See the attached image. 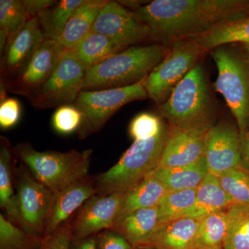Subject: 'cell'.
<instances>
[{
	"label": "cell",
	"mask_w": 249,
	"mask_h": 249,
	"mask_svg": "<svg viewBox=\"0 0 249 249\" xmlns=\"http://www.w3.org/2000/svg\"><path fill=\"white\" fill-rule=\"evenodd\" d=\"M18 158L14 147L6 137L0 138V206L5 210L9 220L22 229L17 194L13 182V169Z\"/></svg>",
	"instance_id": "d6986e66"
},
{
	"label": "cell",
	"mask_w": 249,
	"mask_h": 249,
	"mask_svg": "<svg viewBox=\"0 0 249 249\" xmlns=\"http://www.w3.org/2000/svg\"><path fill=\"white\" fill-rule=\"evenodd\" d=\"M96 193L94 179L89 176L61 191L53 193L44 237L53 233L68 222L83 205Z\"/></svg>",
	"instance_id": "2e32d148"
},
{
	"label": "cell",
	"mask_w": 249,
	"mask_h": 249,
	"mask_svg": "<svg viewBox=\"0 0 249 249\" xmlns=\"http://www.w3.org/2000/svg\"><path fill=\"white\" fill-rule=\"evenodd\" d=\"M96 240L98 249H136L124 235L114 229L97 234Z\"/></svg>",
	"instance_id": "74e56055"
},
{
	"label": "cell",
	"mask_w": 249,
	"mask_h": 249,
	"mask_svg": "<svg viewBox=\"0 0 249 249\" xmlns=\"http://www.w3.org/2000/svg\"><path fill=\"white\" fill-rule=\"evenodd\" d=\"M123 50L109 37L91 31L72 51L87 71Z\"/></svg>",
	"instance_id": "484cf974"
},
{
	"label": "cell",
	"mask_w": 249,
	"mask_h": 249,
	"mask_svg": "<svg viewBox=\"0 0 249 249\" xmlns=\"http://www.w3.org/2000/svg\"><path fill=\"white\" fill-rule=\"evenodd\" d=\"M76 242V246H72L70 249H98L96 235L81 239V240H73Z\"/></svg>",
	"instance_id": "ab89813d"
},
{
	"label": "cell",
	"mask_w": 249,
	"mask_h": 249,
	"mask_svg": "<svg viewBox=\"0 0 249 249\" xmlns=\"http://www.w3.org/2000/svg\"><path fill=\"white\" fill-rule=\"evenodd\" d=\"M168 131L165 124L157 137L134 141L114 166L95 178L96 194L125 193L157 169Z\"/></svg>",
	"instance_id": "5b68a950"
},
{
	"label": "cell",
	"mask_w": 249,
	"mask_h": 249,
	"mask_svg": "<svg viewBox=\"0 0 249 249\" xmlns=\"http://www.w3.org/2000/svg\"><path fill=\"white\" fill-rule=\"evenodd\" d=\"M165 124L160 116L149 112H142L135 116L129 127V133L134 141L145 140L157 137Z\"/></svg>",
	"instance_id": "836d02e7"
},
{
	"label": "cell",
	"mask_w": 249,
	"mask_h": 249,
	"mask_svg": "<svg viewBox=\"0 0 249 249\" xmlns=\"http://www.w3.org/2000/svg\"><path fill=\"white\" fill-rule=\"evenodd\" d=\"M86 70L72 50H66L55 71L40 89L29 98L36 109L73 105L83 91Z\"/></svg>",
	"instance_id": "9c48e42d"
},
{
	"label": "cell",
	"mask_w": 249,
	"mask_h": 249,
	"mask_svg": "<svg viewBox=\"0 0 249 249\" xmlns=\"http://www.w3.org/2000/svg\"><path fill=\"white\" fill-rule=\"evenodd\" d=\"M209 173L204 157L193 164L175 168H157L149 175L160 181L169 191L197 188Z\"/></svg>",
	"instance_id": "cb8c5ba5"
},
{
	"label": "cell",
	"mask_w": 249,
	"mask_h": 249,
	"mask_svg": "<svg viewBox=\"0 0 249 249\" xmlns=\"http://www.w3.org/2000/svg\"><path fill=\"white\" fill-rule=\"evenodd\" d=\"M217 68L214 88L235 117L241 137L249 130V67L223 47L211 51Z\"/></svg>",
	"instance_id": "8992f818"
},
{
	"label": "cell",
	"mask_w": 249,
	"mask_h": 249,
	"mask_svg": "<svg viewBox=\"0 0 249 249\" xmlns=\"http://www.w3.org/2000/svg\"><path fill=\"white\" fill-rule=\"evenodd\" d=\"M91 31L107 36L122 49L150 40L149 28L119 1H107L96 18Z\"/></svg>",
	"instance_id": "8fae6325"
},
{
	"label": "cell",
	"mask_w": 249,
	"mask_h": 249,
	"mask_svg": "<svg viewBox=\"0 0 249 249\" xmlns=\"http://www.w3.org/2000/svg\"><path fill=\"white\" fill-rule=\"evenodd\" d=\"M27 169L22 162L14 176L22 229L29 235L43 238L53 193Z\"/></svg>",
	"instance_id": "30bf717a"
},
{
	"label": "cell",
	"mask_w": 249,
	"mask_h": 249,
	"mask_svg": "<svg viewBox=\"0 0 249 249\" xmlns=\"http://www.w3.org/2000/svg\"><path fill=\"white\" fill-rule=\"evenodd\" d=\"M45 40L37 17L32 18L22 30L9 37L1 55V81L16 78Z\"/></svg>",
	"instance_id": "9a60e30c"
},
{
	"label": "cell",
	"mask_w": 249,
	"mask_h": 249,
	"mask_svg": "<svg viewBox=\"0 0 249 249\" xmlns=\"http://www.w3.org/2000/svg\"><path fill=\"white\" fill-rule=\"evenodd\" d=\"M83 114L74 105L57 108L52 116V126L59 134H70L77 132L81 125Z\"/></svg>",
	"instance_id": "e575fe53"
},
{
	"label": "cell",
	"mask_w": 249,
	"mask_h": 249,
	"mask_svg": "<svg viewBox=\"0 0 249 249\" xmlns=\"http://www.w3.org/2000/svg\"><path fill=\"white\" fill-rule=\"evenodd\" d=\"M168 192L163 183L151 175H148L124 193L116 222L126 214L137 210L158 206Z\"/></svg>",
	"instance_id": "603a6c76"
},
{
	"label": "cell",
	"mask_w": 249,
	"mask_h": 249,
	"mask_svg": "<svg viewBox=\"0 0 249 249\" xmlns=\"http://www.w3.org/2000/svg\"><path fill=\"white\" fill-rule=\"evenodd\" d=\"M19 159L34 178L53 193L88 178L93 151H37L28 142L14 147Z\"/></svg>",
	"instance_id": "277c9868"
},
{
	"label": "cell",
	"mask_w": 249,
	"mask_h": 249,
	"mask_svg": "<svg viewBox=\"0 0 249 249\" xmlns=\"http://www.w3.org/2000/svg\"><path fill=\"white\" fill-rule=\"evenodd\" d=\"M196 188L169 191L158 205L160 224L182 217L196 202Z\"/></svg>",
	"instance_id": "f546056e"
},
{
	"label": "cell",
	"mask_w": 249,
	"mask_h": 249,
	"mask_svg": "<svg viewBox=\"0 0 249 249\" xmlns=\"http://www.w3.org/2000/svg\"><path fill=\"white\" fill-rule=\"evenodd\" d=\"M200 219L181 217L160 224L150 247L155 249H193Z\"/></svg>",
	"instance_id": "ffe728a7"
},
{
	"label": "cell",
	"mask_w": 249,
	"mask_h": 249,
	"mask_svg": "<svg viewBox=\"0 0 249 249\" xmlns=\"http://www.w3.org/2000/svg\"><path fill=\"white\" fill-rule=\"evenodd\" d=\"M71 219L53 233L43 237L40 249H70L72 237Z\"/></svg>",
	"instance_id": "d590c367"
},
{
	"label": "cell",
	"mask_w": 249,
	"mask_h": 249,
	"mask_svg": "<svg viewBox=\"0 0 249 249\" xmlns=\"http://www.w3.org/2000/svg\"><path fill=\"white\" fill-rule=\"evenodd\" d=\"M160 225L158 206L137 210L126 214L112 229L124 235L134 248L150 247Z\"/></svg>",
	"instance_id": "ac0fdd59"
},
{
	"label": "cell",
	"mask_w": 249,
	"mask_h": 249,
	"mask_svg": "<svg viewBox=\"0 0 249 249\" xmlns=\"http://www.w3.org/2000/svg\"><path fill=\"white\" fill-rule=\"evenodd\" d=\"M9 40V36L4 31L0 30V53L1 55L4 52L6 46L7 45Z\"/></svg>",
	"instance_id": "b9f144b4"
},
{
	"label": "cell",
	"mask_w": 249,
	"mask_h": 249,
	"mask_svg": "<svg viewBox=\"0 0 249 249\" xmlns=\"http://www.w3.org/2000/svg\"><path fill=\"white\" fill-rule=\"evenodd\" d=\"M132 11L150 29V40L173 42L249 18V0H155Z\"/></svg>",
	"instance_id": "6da1fadb"
},
{
	"label": "cell",
	"mask_w": 249,
	"mask_h": 249,
	"mask_svg": "<svg viewBox=\"0 0 249 249\" xmlns=\"http://www.w3.org/2000/svg\"><path fill=\"white\" fill-rule=\"evenodd\" d=\"M42 240L29 235L0 214V249H40Z\"/></svg>",
	"instance_id": "4dcf8cb0"
},
{
	"label": "cell",
	"mask_w": 249,
	"mask_h": 249,
	"mask_svg": "<svg viewBox=\"0 0 249 249\" xmlns=\"http://www.w3.org/2000/svg\"><path fill=\"white\" fill-rule=\"evenodd\" d=\"M66 50L58 41L45 39L24 70L14 79L1 81L0 85L7 92L31 97L52 76Z\"/></svg>",
	"instance_id": "7c38bea8"
},
{
	"label": "cell",
	"mask_w": 249,
	"mask_h": 249,
	"mask_svg": "<svg viewBox=\"0 0 249 249\" xmlns=\"http://www.w3.org/2000/svg\"><path fill=\"white\" fill-rule=\"evenodd\" d=\"M170 127L204 136L214 125L215 109L204 69L196 65L160 104Z\"/></svg>",
	"instance_id": "7a4b0ae2"
},
{
	"label": "cell",
	"mask_w": 249,
	"mask_h": 249,
	"mask_svg": "<svg viewBox=\"0 0 249 249\" xmlns=\"http://www.w3.org/2000/svg\"><path fill=\"white\" fill-rule=\"evenodd\" d=\"M124 193L96 194L88 199L71 217L73 240L87 238L112 229L120 211Z\"/></svg>",
	"instance_id": "4fadbf2b"
},
{
	"label": "cell",
	"mask_w": 249,
	"mask_h": 249,
	"mask_svg": "<svg viewBox=\"0 0 249 249\" xmlns=\"http://www.w3.org/2000/svg\"><path fill=\"white\" fill-rule=\"evenodd\" d=\"M145 80L123 88L83 90L73 104L83 114L81 125L77 131L78 137L85 139L97 132L116 111L127 103L148 98Z\"/></svg>",
	"instance_id": "52a82bcc"
},
{
	"label": "cell",
	"mask_w": 249,
	"mask_h": 249,
	"mask_svg": "<svg viewBox=\"0 0 249 249\" xmlns=\"http://www.w3.org/2000/svg\"><path fill=\"white\" fill-rule=\"evenodd\" d=\"M136 249H155L152 248V247H142V248H137Z\"/></svg>",
	"instance_id": "ee69618b"
},
{
	"label": "cell",
	"mask_w": 249,
	"mask_h": 249,
	"mask_svg": "<svg viewBox=\"0 0 249 249\" xmlns=\"http://www.w3.org/2000/svg\"><path fill=\"white\" fill-rule=\"evenodd\" d=\"M57 1L55 0H22L23 5L32 18L37 17L42 11L52 7Z\"/></svg>",
	"instance_id": "f35d334b"
},
{
	"label": "cell",
	"mask_w": 249,
	"mask_h": 249,
	"mask_svg": "<svg viewBox=\"0 0 249 249\" xmlns=\"http://www.w3.org/2000/svg\"><path fill=\"white\" fill-rule=\"evenodd\" d=\"M228 231L223 249H249V205L227 209Z\"/></svg>",
	"instance_id": "f1b7e54d"
},
{
	"label": "cell",
	"mask_w": 249,
	"mask_h": 249,
	"mask_svg": "<svg viewBox=\"0 0 249 249\" xmlns=\"http://www.w3.org/2000/svg\"><path fill=\"white\" fill-rule=\"evenodd\" d=\"M21 104L17 98H7L0 103V127L7 129L14 127L20 119Z\"/></svg>",
	"instance_id": "8d00e7d4"
},
{
	"label": "cell",
	"mask_w": 249,
	"mask_h": 249,
	"mask_svg": "<svg viewBox=\"0 0 249 249\" xmlns=\"http://www.w3.org/2000/svg\"><path fill=\"white\" fill-rule=\"evenodd\" d=\"M242 45H243V47H245V49L249 54V43L242 44Z\"/></svg>",
	"instance_id": "7bdbcfd3"
},
{
	"label": "cell",
	"mask_w": 249,
	"mask_h": 249,
	"mask_svg": "<svg viewBox=\"0 0 249 249\" xmlns=\"http://www.w3.org/2000/svg\"><path fill=\"white\" fill-rule=\"evenodd\" d=\"M227 231V210L201 218L193 249H223Z\"/></svg>",
	"instance_id": "83f0119b"
},
{
	"label": "cell",
	"mask_w": 249,
	"mask_h": 249,
	"mask_svg": "<svg viewBox=\"0 0 249 249\" xmlns=\"http://www.w3.org/2000/svg\"><path fill=\"white\" fill-rule=\"evenodd\" d=\"M248 65H249V61H248Z\"/></svg>",
	"instance_id": "f6af8a7d"
},
{
	"label": "cell",
	"mask_w": 249,
	"mask_h": 249,
	"mask_svg": "<svg viewBox=\"0 0 249 249\" xmlns=\"http://www.w3.org/2000/svg\"><path fill=\"white\" fill-rule=\"evenodd\" d=\"M219 183L232 204L249 205V172L235 168L217 177Z\"/></svg>",
	"instance_id": "1f68e13d"
},
{
	"label": "cell",
	"mask_w": 249,
	"mask_h": 249,
	"mask_svg": "<svg viewBox=\"0 0 249 249\" xmlns=\"http://www.w3.org/2000/svg\"><path fill=\"white\" fill-rule=\"evenodd\" d=\"M204 53L193 38L172 42L165 58L145 78L148 98L159 104L164 103Z\"/></svg>",
	"instance_id": "ba28073f"
},
{
	"label": "cell",
	"mask_w": 249,
	"mask_h": 249,
	"mask_svg": "<svg viewBox=\"0 0 249 249\" xmlns=\"http://www.w3.org/2000/svg\"><path fill=\"white\" fill-rule=\"evenodd\" d=\"M204 158L209 173L217 177L242 167V138L238 128L227 123L214 124L205 134Z\"/></svg>",
	"instance_id": "5bb4252c"
},
{
	"label": "cell",
	"mask_w": 249,
	"mask_h": 249,
	"mask_svg": "<svg viewBox=\"0 0 249 249\" xmlns=\"http://www.w3.org/2000/svg\"><path fill=\"white\" fill-rule=\"evenodd\" d=\"M193 39L204 52L234 42L249 43V18L226 23Z\"/></svg>",
	"instance_id": "d4e9b609"
},
{
	"label": "cell",
	"mask_w": 249,
	"mask_h": 249,
	"mask_svg": "<svg viewBox=\"0 0 249 249\" xmlns=\"http://www.w3.org/2000/svg\"><path fill=\"white\" fill-rule=\"evenodd\" d=\"M107 1L85 0L71 15L57 40L67 50H73L89 34L98 14Z\"/></svg>",
	"instance_id": "44dd1931"
},
{
	"label": "cell",
	"mask_w": 249,
	"mask_h": 249,
	"mask_svg": "<svg viewBox=\"0 0 249 249\" xmlns=\"http://www.w3.org/2000/svg\"><path fill=\"white\" fill-rule=\"evenodd\" d=\"M232 204L217 177L209 173L196 188V202L182 217L200 219L209 214L226 211Z\"/></svg>",
	"instance_id": "7402d4cb"
},
{
	"label": "cell",
	"mask_w": 249,
	"mask_h": 249,
	"mask_svg": "<svg viewBox=\"0 0 249 249\" xmlns=\"http://www.w3.org/2000/svg\"><path fill=\"white\" fill-rule=\"evenodd\" d=\"M31 19L22 0L0 1V30L6 32L9 38L22 30Z\"/></svg>",
	"instance_id": "d6a6232c"
},
{
	"label": "cell",
	"mask_w": 249,
	"mask_h": 249,
	"mask_svg": "<svg viewBox=\"0 0 249 249\" xmlns=\"http://www.w3.org/2000/svg\"><path fill=\"white\" fill-rule=\"evenodd\" d=\"M242 138V167L249 172V130Z\"/></svg>",
	"instance_id": "60d3db41"
},
{
	"label": "cell",
	"mask_w": 249,
	"mask_h": 249,
	"mask_svg": "<svg viewBox=\"0 0 249 249\" xmlns=\"http://www.w3.org/2000/svg\"><path fill=\"white\" fill-rule=\"evenodd\" d=\"M168 51L164 45L155 43L132 46L113 54L86 71L83 90L123 88L142 81Z\"/></svg>",
	"instance_id": "3957f363"
},
{
	"label": "cell",
	"mask_w": 249,
	"mask_h": 249,
	"mask_svg": "<svg viewBox=\"0 0 249 249\" xmlns=\"http://www.w3.org/2000/svg\"><path fill=\"white\" fill-rule=\"evenodd\" d=\"M85 0H61L37 15V18L46 40H58L75 10Z\"/></svg>",
	"instance_id": "4316f807"
},
{
	"label": "cell",
	"mask_w": 249,
	"mask_h": 249,
	"mask_svg": "<svg viewBox=\"0 0 249 249\" xmlns=\"http://www.w3.org/2000/svg\"><path fill=\"white\" fill-rule=\"evenodd\" d=\"M204 136L169 127L159 168L193 164L204 157Z\"/></svg>",
	"instance_id": "e0dca14e"
}]
</instances>
